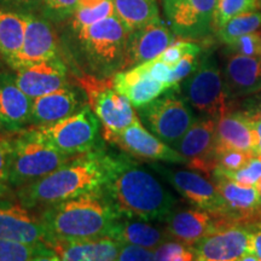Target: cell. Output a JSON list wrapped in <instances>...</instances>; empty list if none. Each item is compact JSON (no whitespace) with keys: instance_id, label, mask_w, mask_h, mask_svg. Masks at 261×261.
<instances>
[{"instance_id":"cell-1","label":"cell","mask_w":261,"mask_h":261,"mask_svg":"<svg viewBox=\"0 0 261 261\" xmlns=\"http://www.w3.org/2000/svg\"><path fill=\"white\" fill-rule=\"evenodd\" d=\"M102 190L120 217L166 221L178 200L152 173L129 156L108 155L107 180Z\"/></svg>"},{"instance_id":"cell-2","label":"cell","mask_w":261,"mask_h":261,"mask_svg":"<svg viewBox=\"0 0 261 261\" xmlns=\"http://www.w3.org/2000/svg\"><path fill=\"white\" fill-rule=\"evenodd\" d=\"M61 45L84 74L106 79L123 69L128 29L116 15L89 25H56Z\"/></svg>"},{"instance_id":"cell-3","label":"cell","mask_w":261,"mask_h":261,"mask_svg":"<svg viewBox=\"0 0 261 261\" xmlns=\"http://www.w3.org/2000/svg\"><path fill=\"white\" fill-rule=\"evenodd\" d=\"M107 171L108 155L104 152L76 155L44 178L19 188L17 198L29 210H44L77 196L102 190Z\"/></svg>"},{"instance_id":"cell-4","label":"cell","mask_w":261,"mask_h":261,"mask_svg":"<svg viewBox=\"0 0 261 261\" xmlns=\"http://www.w3.org/2000/svg\"><path fill=\"white\" fill-rule=\"evenodd\" d=\"M119 218L103 190L60 202L40 213L48 241L109 237Z\"/></svg>"},{"instance_id":"cell-5","label":"cell","mask_w":261,"mask_h":261,"mask_svg":"<svg viewBox=\"0 0 261 261\" xmlns=\"http://www.w3.org/2000/svg\"><path fill=\"white\" fill-rule=\"evenodd\" d=\"M75 156L57 150L41 136L37 127L12 133L10 187L19 189L39 180Z\"/></svg>"},{"instance_id":"cell-6","label":"cell","mask_w":261,"mask_h":261,"mask_svg":"<svg viewBox=\"0 0 261 261\" xmlns=\"http://www.w3.org/2000/svg\"><path fill=\"white\" fill-rule=\"evenodd\" d=\"M184 98L195 110L208 117L219 119L228 113V97L217 58L205 52L197 68L181 86Z\"/></svg>"},{"instance_id":"cell-7","label":"cell","mask_w":261,"mask_h":261,"mask_svg":"<svg viewBox=\"0 0 261 261\" xmlns=\"http://www.w3.org/2000/svg\"><path fill=\"white\" fill-rule=\"evenodd\" d=\"M77 83L86 94L87 104L102 123L103 130L119 132L140 122L128 98L115 90L113 77L99 79L83 74L77 77Z\"/></svg>"},{"instance_id":"cell-8","label":"cell","mask_w":261,"mask_h":261,"mask_svg":"<svg viewBox=\"0 0 261 261\" xmlns=\"http://www.w3.org/2000/svg\"><path fill=\"white\" fill-rule=\"evenodd\" d=\"M138 116L156 137L173 146L196 121L188 100L179 93V86L138 108Z\"/></svg>"},{"instance_id":"cell-9","label":"cell","mask_w":261,"mask_h":261,"mask_svg":"<svg viewBox=\"0 0 261 261\" xmlns=\"http://www.w3.org/2000/svg\"><path fill=\"white\" fill-rule=\"evenodd\" d=\"M37 128L57 150L75 156L86 154L96 148L99 139L100 121L86 104L79 112L61 121Z\"/></svg>"},{"instance_id":"cell-10","label":"cell","mask_w":261,"mask_h":261,"mask_svg":"<svg viewBox=\"0 0 261 261\" xmlns=\"http://www.w3.org/2000/svg\"><path fill=\"white\" fill-rule=\"evenodd\" d=\"M218 0H162L166 22L178 38L202 40L214 29Z\"/></svg>"},{"instance_id":"cell-11","label":"cell","mask_w":261,"mask_h":261,"mask_svg":"<svg viewBox=\"0 0 261 261\" xmlns=\"http://www.w3.org/2000/svg\"><path fill=\"white\" fill-rule=\"evenodd\" d=\"M149 166L196 208L211 212L218 217H224L225 205L217 187L200 173L167 167L158 162L150 163Z\"/></svg>"},{"instance_id":"cell-12","label":"cell","mask_w":261,"mask_h":261,"mask_svg":"<svg viewBox=\"0 0 261 261\" xmlns=\"http://www.w3.org/2000/svg\"><path fill=\"white\" fill-rule=\"evenodd\" d=\"M104 140L125 151L133 158L151 160V161L188 165L187 159L177 150L172 149L159 137L151 135L142 122L126 127L119 132L102 130Z\"/></svg>"},{"instance_id":"cell-13","label":"cell","mask_w":261,"mask_h":261,"mask_svg":"<svg viewBox=\"0 0 261 261\" xmlns=\"http://www.w3.org/2000/svg\"><path fill=\"white\" fill-rule=\"evenodd\" d=\"M23 17L25 21L23 44L10 67L14 71L60 56L61 42L55 29L56 25L40 15Z\"/></svg>"},{"instance_id":"cell-14","label":"cell","mask_w":261,"mask_h":261,"mask_svg":"<svg viewBox=\"0 0 261 261\" xmlns=\"http://www.w3.org/2000/svg\"><path fill=\"white\" fill-rule=\"evenodd\" d=\"M250 228L227 223L194 246L196 261H238L249 250Z\"/></svg>"},{"instance_id":"cell-15","label":"cell","mask_w":261,"mask_h":261,"mask_svg":"<svg viewBox=\"0 0 261 261\" xmlns=\"http://www.w3.org/2000/svg\"><path fill=\"white\" fill-rule=\"evenodd\" d=\"M0 238L31 246H46L48 236L40 215L19 202L0 197ZM47 247V246H46Z\"/></svg>"},{"instance_id":"cell-16","label":"cell","mask_w":261,"mask_h":261,"mask_svg":"<svg viewBox=\"0 0 261 261\" xmlns=\"http://www.w3.org/2000/svg\"><path fill=\"white\" fill-rule=\"evenodd\" d=\"M175 38L177 35L169 28L167 22L162 21L161 18L128 32L126 41L125 64L122 70L130 69L158 58L175 41Z\"/></svg>"},{"instance_id":"cell-17","label":"cell","mask_w":261,"mask_h":261,"mask_svg":"<svg viewBox=\"0 0 261 261\" xmlns=\"http://www.w3.org/2000/svg\"><path fill=\"white\" fill-rule=\"evenodd\" d=\"M215 127L217 121L213 117L196 120L174 145L179 154L187 159L189 167L207 177L213 175L215 169Z\"/></svg>"},{"instance_id":"cell-18","label":"cell","mask_w":261,"mask_h":261,"mask_svg":"<svg viewBox=\"0 0 261 261\" xmlns=\"http://www.w3.org/2000/svg\"><path fill=\"white\" fill-rule=\"evenodd\" d=\"M68 67L61 56L15 70L16 84L31 98L70 86Z\"/></svg>"},{"instance_id":"cell-19","label":"cell","mask_w":261,"mask_h":261,"mask_svg":"<svg viewBox=\"0 0 261 261\" xmlns=\"http://www.w3.org/2000/svg\"><path fill=\"white\" fill-rule=\"evenodd\" d=\"M214 184L225 205L224 219L230 223L254 225L261 214V197L256 188L244 187L219 174H213Z\"/></svg>"},{"instance_id":"cell-20","label":"cell","mask_w":261,"mask_h":261,"mask_svg":"<svg viewBox=\"0 0 261 261\" xmlns=\"http://www.w3.org/2000/svg\"><path fill=\"white\" fill-rule=\"evenodd\" d=\"M33 98L16 84L15 75L0 71V130L16 133L31 125Z\"/></svg>"},{"instance_id":"cell-21","label":"cell","mask_w":261,"mask_h":261,"mask_svg":"<svg viewBox=\"0 0 261 261\" xmlns=\"http://www.w3.org/2000/svg\"><path fill=\"white\" fill-rule=\"evenodd\" d=\"M169 237L194 247L198 241L227 224L224 218L203 210H175L165 221Z\"/></svg>"},{"instance_id":"cell-22","label":"cell","mask_w":261,"mask_h":261,"mask_svg":"<svg viewBox=\"0 0 261 261\" xmlns=\"http://www.w3.org/2000/svg\"><path fill=\"white\" fill-rule=\"evenodd\" d=\"M86 104L83 100L80 91L71 86L34 98L32 104L31 126L41 127L61 121L79 112Z\"/></svg>"},{"instance_id":"cell-23","label":"cell","mask_w":261,"mask_h":261,"mask_svg":"<svg viewBox=\"0 0 261 261\" xmlns=\"http://www.w3.org/2000/svg\"><path fill=\"white\" fill-rule=\"evenodd\" d=\"M46 246L61 261H116L122 244L112 237L51 240Z\"/></svg>"},{"instance_id":"cell-24","label":"cell","mask_w":261,"mask_h":261,"mask_svg":"<svg viewBox=\"0 0 261 261\" xmlns=\"http://www.w3.org/2000/svg\"><path fill=\"white\" fill-rule=\"evenodd\" d=\"M223 77L228 99L261 92V56L231 54L225 63Z\"/></svg>"},{"instance_id":"cell-25","label":"cell","mask_w":261,"mask_h":261,"mask_svg":"<svg viewBox=\"0 0 261 261\" xmlns=\"http://www.w3.org/2000/svg\"><path fill=\"white\" fill-rule=\"evenodd\" d=\"M117 92L128 98L132 106L138 109L159 98L172 87L150 76L144 63L116 73L113 76Z\"/></svg>"},{"instance_id":"cell-26","label":"cell","mask_w":261,"mask_h":261,"mask_svg":"<svg viewBox=\"0 0 261 261\" xmlns=\"http://www.w3.org/2000/svg\"><path fill=\"white\" fill-rule=\"evenodd\" d=\"M255 135L247 114L227 113L218 119L215 127V155L226 150L255 154Z\"/></svg>"},{"instance_id":"cell-27","label":"cell","mask_w":261,"mask_h":261,"mask_svg":"<svg viewBox=\"0 0 261 261\" xmlns=\"http://www.w3.org/2000/svg\"><path fill=\"white\" fill-rule=\"evenodd\" d=\"M109 237L121 244H135L156 249L169 238L167 230L150 224V221L120 217L110 230Z\"/></svg>"},{"instance_id":"cell-28","label":"cell","mask_w":261,"mask_h":261,"mask_svg":"<svg viewBox=\"0 0 261 261\" xmlns=\"http://www.w3.org/2000/svg\"><path fill=\"white\" fill-rule=\"evenodd\" d=\"M24 17L0 9V60L11 67L24 38Z\"/></svg>"},{"instance_id":"cell-29","label":"cell","mask_w":261,"mask_h":261,"mask_svg":"<svg viewBox=\"0 0 261 261\" xmlns=\"http://www.w3.org/2000/svg\"><path fill=\"white\" fill-rule=\"evenodd\" d=\"M115 15L128 32L160 19L156 0H113Z\"/></svg>"},{"instance_id":"cell-30","label":"cell","mask_w":261,"mask_h":261,"mask_svg":"<svg viewBox=\"0 0 261 261\" xmlns=\"http://www.w3.org/2000/svg\"><path fill=\"white\" fill-rule=\"evenodd\" d=\"M261 27V11L244 12L231 18L226 24L218 29V39L225 45L231 44L238 38L256 32Z\"/></svg>"},{"instance_id":"cell-31","label":"cell","mask_w":261,"mask_h":261,"mask_svg":"<svg viewBox=\"0 0 261 261\" xmlns=\"http://www.w3.org/2000/svg\"><path fill=\"white\" fill-rule=\"evenodd\" d=\"M260 6V0H218L214 14L215 32L236 16L249 12Z\"/></svg>"},{"instance_id":"cell-32","label":"cell","mask_w":261,"mask_h":261,"mask_svg":"<svg viewBox=\"0 0 261 261\" xmlns=\"http://www.w3.org/2000/svg\"><path fill=\"white\" fill-rule=\"evenodd\" d=\"M47 248L46 246H31L0 238V261H31L37 254Z\"/></svg>"},{"instance_id":"cell-33","label":"cell","mask_w":261,"mask_h":261,"mask_svg":"<svg viewBox=\"0 0 261 261\" xmlns=\"http://www.w3.org/2000/svg\"><path fill=\"white\" fill-rule=\"evenodd\" d=\"M213 174H219L244 187H255L261 179V156L254 155L242 168L232 172L214 171Z\"/></svg>"},{"instance_id":"cell-34","label":"cell","mask_w":261,"mask_h":261,"mask_svg":"<svg viewBox=\"0 0 261 261\" xmlns=\"http://www.w3.org/2000/svg\"><path fill=\"white\" fill-rule=\"evenodd\" d=\"M155 261H196L194 247L178 242L166 241L154 249Z\"/></svg>"},{"instance_id":"cell-35","label":"cell","mask_w":261,"mask_h":261,"mask_svg":"<svg viewBox=\"0 0 261 261\" xmlns=\"http://www.w3.org/2000/svg\"><path fill=\"white\" fill-rule=\"evenodd\" d=\"M79 0H45L42 17L60 25L68 21L75 14Z\"/></svg>"},{"instance_id":"cell-36","label":"cell","mask_w":261,"mask_h":261,"mask_svg":"<svg viewBox=\"0 0 261 261\" xmlns=\"http://www.w3.org/2000/svg\"><path fill=\"white\" fill-rule=\"evenodd\" d=\"M114 15H115V8L113 0H106L96 8L76 10L68 21L76 25H89Z\"/></svg>"},{"instance_id":"cell-37","label":"cell","mask_w":261,"mask_h":261,"mask_svg":"<svg viewBox=\"0 0 261 261\" xmlns=\"http://www.w3.org/2000/svg\"><path fill=\"white\" fill-rule=\"evenodd\" d=\"M12 154V133L0 130V197L10 187V167Z\"/></svg>"},{"instance_id":"cell-38","label":"cell","mask_w":261,"mask_h":261,"mask_svg":"<svg viewBox=\"0 0 261 261\" xmlns=\"http://www.w3.org/2000/svg\"><path fill=\"white\" fill-rule=\"evenodd\" d=\"M255 154L253 152L240 151V150H226L215 155L214 171L232 172L242 168Z\"/></svg>"},{"instance_id":"cell-39","label":"cell","mask_w":261,"mask_h":261,"mask_svg":"<svg viewBox=\"0 0 261 261\" xmlns=\"http://www.w3.org/2000/svg\"><path fill=\"white\" fill-rule=\"evenodd\" d=\"M227 51L232 55H242L248 57L261 56V34L260 33H249L238 38L231 44L226 45Z\"/></svg>"},{"instance_id":"cell-40","label":"cell","mask_w":261,"mask_h":261,"mask_svg":"<svg viewBox=\"0 0 261 261\" xmlns=\"http://www.w3.org/2000/svg\"><path fill=\"white\" fill-rule=\"evenodd\" d=\"M45 0H0V9L21 16L42 14Z\"/></svg>"},{"instance_id":"cell-41","label":"cell","mask_w":261,"mask_h":261,"mask_svg":"<svg viewBox=\"0 0 261 261\" xmlns=\"http://www.w3.org/2000/svg\"><path fill=\"white\" fill-rule=\"evenodd\" d=\"M201 54H187L177 64L173 67L172 73V85L178 86L180 81H184L189 75L194 73L200 62Z\"/></svg>"},{"instance_id":"cell-42","label":"cell","mask_w":261,"mask_h":261,"mask_svg":"<svg viewBox=\"0 0 261 261\" xmlns=\"http://www.w3.org/2000/svg\"><path fill=\"white\" fill-rule=\"evenodd\" d=\"M116 261H155V253L149 248L122 244Z\"/></svg>"},{"instance_id":"cell-43","label":"cell","mask_w":261,"mask_h":261,"mask_svg":"<svg viewBox=\"0 0 261 261\" xmlns=\"http://www.w3.org/2000/svg\"><path fill=\"white\" fill-rule=\"evenodd\" d=\"M248 253L255 255L261 261V224H255L254 230H250V242Z\"/></svg>"},{"instance_id":"cell-44","label":"cell","mask_w":261,"mask_h":261,"mask_svg":"<svg viewBox=\"0 0 261 261\" xmlns=\"http://www.w3.org/2000/svg\"><path fill=\"white\" fill-rule=\"evenodd\" d=\"M247 115L248 119H249L250 126H252V128L254 130V135H255V154L261 156V117L256 115H249V114H247Z\"/></svg>"},{"instance_id":"cell-45","label":"cell","mask_w":261,"mask_h":261,"mask_svg":"<svg viewBox=\"0 0 261 261\" xmlns=\"http://www.w3.org/2000/svg\"><path fill=\"white\" fill-rule=\"evenodd\" d=\"M31 261H61V259L52 252L50 248H47L44 252L37 254Z\"/></svg>"},{"instance_id":"cell-46","label":"cell","mask_w":261,"mask_h":261,"mask_svg":"<svg viewBox=\"0 0 261 261\" xmlns=\"http://www.w3.org/2000/svg\"><path fill=\"white\" fill-rule=\"evenodd\" d=\"M104 2H106V0H79V2H77L76 10L96 8V6L100 5Z\"/></svg>"},{"instance_id":"cell-47","label":"cell","mask_w":261,"mask_h":261,"mask_svg":"<svg viewBox=\"0 0 261 261\" xmlns=\"http://www.w3.org/2000/svg\"><path fill=\"white\" fill-rule=\"evenodd\" d=\"M238 261H260V260L257 259V257H256L255 255H253V254H250V253H247L246 255L241 257V259L238 260Z\"/></svg>"},{"instance_id":"cell-48","label":"cell","mask_w":261,"mask_h":261,"mask_svg":"<svg viewBox=\"0 0 261 261\" xmlns=\"http://www.w3.org/2000/svg\"><path fill=\"white\" fill-rule=\"evenodd\" d=\"M255 188H256V190H257V192H259V195H260V197H261V179L256 182Z\"/></svg>"},{"instance_id":"cell-49","label":"cell","mask_w":261,"mask_h":261,"mask_svg":"<svg viewBox=\"0 0 261 261\" xmlns=\"http://www.w3.org/2000/svg\"><path fill=\"white\" fill-rule=\"evenodd\" d=\"M254 115H256V116H259V117H261V98H260V104H259V110H257V112L254 114Z\"/></svg>"}]
</instances>
